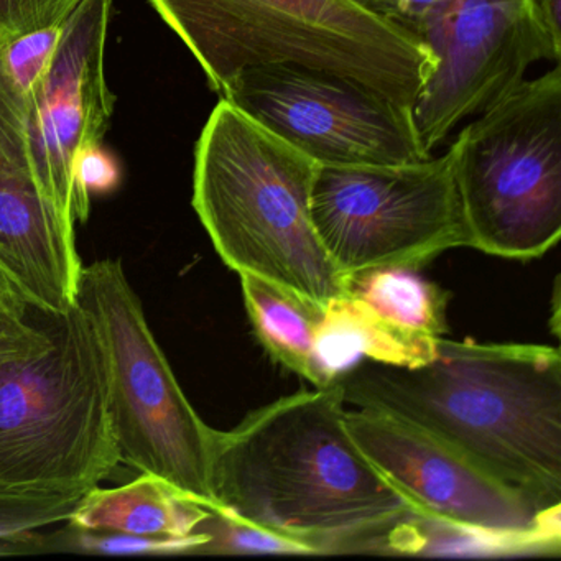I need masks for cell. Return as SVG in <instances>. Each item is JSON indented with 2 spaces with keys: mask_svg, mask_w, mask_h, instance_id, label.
Masks as SVG:
<instances>
[{
  "mask_svg": "<svg viewBox=\"0 0 561 561\" xmlns=\"http://www.w3.org/2000/svg\"><path fill=\"white\" fill-rule=\"evenodd\" d=\"M344 402L435 436L545 508H561V354L538 344L436 341L416 367L357 360Z\"/></svg>",
  "mask_w": 561,
  "mask_h": 561,
  "instance_id": "1",
  "label": "cell"
},
{
  "mask_svg": "<svg viewBox=\"0 0 561 561\" xmlns=\"http://www.w3.org/2000/svg\"><path fill=\"white\" fill-rule=\"evenodd\" d=\"M336 382L282 397L216 432V512L290 538L311 553L373 545L410 505L357 448Z\"/></svg>",
  "mask_w": 561,
  "mask_h": 561,
  "instance_id": "2",
  "label": "cell"
},
{
  "mask_svg": "<svg viewBox=\"0 0 561 561\" xmlns=\"http://www.w3.org/2000/svg\"><path fill=\"white\" fill-rule=\"evenodd\" d=\"M96 330L0 287V501H80L119 468Z\"/></svg>",
  "mask_w": 561,
  "mask_h": 561,
  "instance_id": "3",
  "label": "cell"
},
{
  "mask_svg": "<svg viewBox=\"0 0 561 561\" xmlns=\"http://www.w3.org/2000/svg\"><path fill=\"white\" fill-rule=\"evenodd\" d=\"M318 163L219 100L195 150L193 208L219 257L320 307L346 295V275L311 218Z\"/></svg>",
  "mask_w": 561,
  "mask_h": 561,
  "instance_id": "4",
  "label": "cell"
},
{
  "mask_svg": "<svg viewBox=\"0 0 561 561\" xmlns=\"http://www.w3.org/2000/svg\"><path fill=\"white\" fill-rule=\"evenodd\" d=\"M221 96L242 71H333L412 106L435 68L416 35L356 0H149Z\"/></svg>",
  "mask_w": 561,
  "mask_h": 561,
  "instance_id": "5",
  "label": "cell"
},
{
  "mask_svg": "<svg viewBox=\"0 0 561 561\" xmlns=\"http://www.w3.org/2000/svg\"><path fill=\"white\" fill-rule=\"evenodd\" d=\"M469 248L530 261L561 238V68L524 80L449 147Z\"/></svg>",
  "mask_w": 561,
  "mask_h": 561,
  "instance_id": "6",
  "label": "cell"
},
{
  "mask_svg": "<svg viewBox=\"0 0 561 561\" xmlns=\"http://www.w3.org/2000/svg\"><path fill=\"white\" fill-rule=\"evenodd\" d=\"M77 304L96 330L121 465L157 476L216 512L211 489L216 432L180 387L127 280L123 261L81 268Z\"/></svg>",
  "mask_w": 561,
  "mask_h": 561,
  "instance_id": "7",
  "label": "cell"
},
{
  "mask_svg": "<svg viewBox=\"0 0 561 561\" xmlns=\"http://www.w3.org/2000/svg\"><path fill=\"white\" fill-rule=\"evenodd\" d=\"M311 218L344 275L376 267L422 268L469 248L449 152L396 165H320Z\"/></svg>",
  "mask_w": 561,
  "mask_h": 561,
  "instance_id": "8",
  "label": "cell"
},
{
  "mask_svg": "<svg viewBox=\"0 0 561 561\" xmlns=\"http://www.w3.org/2000/svg\"><path fill=\"white\" fill-rule=\"evenodd\" d=\"M367 461L420 520L462 535L478 550L558 553L561 508H545L435 436L386 413H344Z\"/></svg>",
  "mask_w": 561,
  "mask_h": 561,
  "instance_id": "9",
  "label": "cell"
},
{
  "mask_svg": "<svg viewBox=\"0 0 561 561\" xmlns=\"http://www.w3.org/2000/svg\"><path fill=\"white\" fill-rule=\"evenodd\" d=\"M221 100L320 165H396L430 157L412 106L333 71L294 64L248 68Z\"/></svg>",
  "mask_w": 561,
  "mask_h": 561,
  "instance_id": "10",
  "label": "cell"
},
{
  "mask_svg": "<svg viewBox=\"0 0 561 561\" xmlns=\"http://www.w3.org/2000/svg\"><path fill=\"white\" fill-rule=\"evenodd\" d=\"M435 68L412 104L423 150L481 114L541 60L560 64L531 0H448L416 32Z\"/></svg>",
  "mask_w": 561,
  "mask_h": 561,
  "instance_id": "11",
  "label": "cell"
},
{
  "mask_svg": "<svg viewBox=\"0 0 561 561\" xmlns=\"http://www.w3.org/2000/svg\"><path fill=\"white\" fill-rule=\"evenodd\" d=\"M111 8L113 0H81L71 12L22 121L35 176L73 226L75 159L83 147L103 142L114 111L104 71Z\"/></svg>",
  "mask_w": 561,
  "mask_h": 561,
  "instance_id": "12",
  "label": "cell"
},
{
  "mask_svg": "<svg viewBox=\"0 0 561 561\" xmlns=\"http://www.w3.org/2000/svg\"><path fill=\"white\" fill-rule=\"evenodd\" d=\"M81 268L75 226L38 183L21 114L0 98V287L64 313L77 304Z\"/></svg>",
  "mask_w": 561,
  "mask_h": 561,
  "instance_id": "13",
  "label": "cell"
},
{
  "mask_svg": "<svg viewBox=\"0 0 561 561\" xmlns=\"http://www.w3.org/2000/svg\"><path fill=\"white\" fill-rule=\"evenodd\" d=\"M209 512L169 482L142 472L119 488L91 489L67 522L75 530L186 540L202 535L196 528Z\"/></svg>",
  "mask_w": 561,
  "mask_h": 561,
  "instance_id": "14",
  "label": "cell"
},
{
  "mask_svg": "<svg viewBox=\"0 0 561 561\" xmlns=\"http://www.w3.org/2000/svg\"><path fill=\"white\" fill-rule=\"evenodd\" d=\"M438 340L397 330L360 301L344 295L324 307L314 353L324 380L331 383L364 357L390 366H422L435 357Z\"/></svg>",
  "mask_w": 561,
  "mask_h": 561,
  "instance_id": "15",
  "label": "cell"
},
{
  "mask_svg": "<svg viewBox=\"0 0 561 561\" xmlns=\"http://www.w3.org/2000/svg\"><path fill=\"white\" fill-rule=\"evenodd\" d=\"M239 277L245 310L259 343L277 363L314 387L328 386L314 353L324 307L255 275Z\"/></svg>",
  "mask_w": 561,
  "mask_h": 561,
  "instance_id": "16",
  "label": "cell"
},
{
  "mask_svg": "<svg viewBox=\"0 0 561 561\" xmlns=\"http://www.w3.org/2000/svg\"><path fill=\"white\" fill-rule=\"evenodd\" d=\"M346 295L397 330L438 340L446 328L448 295L425 280L419 268L376 267L346 278Z\"/></svg>",
  "mask_w": 561,
  "mask_h": 561,
  "instance_id": "17",
  "label": "cell"
},
{
  "mask_svg": "<svg viewBox=\"0 0 561 561\" xmlns=\"http://www.w3.org/2000/svg\"><path fill=\"white\" fill-rule=\"evenodd\" d=\"M64 24L0 37V98L21 114L22 121L32 94L50 67Z\"/></svg>",
  "mask_w": 561,
  "mask_h": 561,
  "instance_id": "18",
  "label": "cell"
},
{
  "mask_svg": "<svg viewBox=\"0 0 561 561\" xmlns=\"http://www.w3.org/2000/svg\"><path fill=\"white\" fill-rule=\"evenodd\" d=\"M196 530L208 535L199 553H287L313 554L310 548L290 538L262 530L254 525L209 512Z\"/></svg>",
  "mask_w": 561,
  "mask_h": 561,
  "instance_id": "19",
  "label": "cell"
},
{
  "mask_svg": "<svg viewBox=\"0 0 561 561\" xmlns=\"http://www.w3.org/2000/svg\"><path fill=\"white\" fill-rule=\"evenodd\" d=\"M121 170L116 159L90 144L77 153L73 165V218L87 221L93 196L110 195L119 186Z\"/></svg>",
  "mask_w": 561,
  "mask_h": 561,
  "instance_id": "20",
  "label": "cell"
},
{
  "mask_svg": "<svg viewBox=\"0 0 561 561\" xmlns=\"http://www.w3.org/2000/svg\"><path fill=\"white\" fill-rule=\"evenodd\" d=\"M75 547L100 553H199L208 543V535H198L186 540L176 538L136 537V535L98 534L75 530ZM199 531V530H198Z\"/></svg>",
  "mask_w": 561,
  "mask_h": 561,
  "instance_id": "21",
  "label": "cell"
},
{
  "mask_svg": "<svg viewBox=\"0 0 561 561\" xmlns=\"http://www.w3.org/2000/svg\"><path fill=\"white\" fill-rule=\"evenodd\" d=\"M81 0H0V37L64 24Z\"/></svg>",
  "mask_w": 561,
  "mask_h": 561,
  "instance_id": "22",
  "label": "cell"
},
{
  "mask_svg": "<svg viewBox=\"0 0 561 561\" xmlns=\"http://www.w3.org/2000/svg\"><path fill=\"white\" fill-rule=\"evenodd\" d=\"M448 0H374L373 11L416 35L419 28Z\"/></svg>",
  "mask_w": 561,
  "mask_h": 561,
  "instance_id": "23",
  "label": "cell"
},
{
  "mask_svg": "<svg viewBox=\"0 0 561 561\" xmlns=\"http://www.w3.org/2000/svg\"><path fill=\"white\" fill-rule=\"evenodd\" d=\"M551 44L561 50V0H531Z\"/></svg>",
  "mask_w": 561,
  "mask_h": 561,
  "instance_id": "24",
  "label": "cell"
},
{
  "mask_svg": "<svg viewBox=\"0 0 561 561\" xmlns=\"http://www.w3.org/2000/svg\"><path fill=\"white\" fill-rule=\"evenodd\" d=\"M359 4L366 5V8L373 9L374 0H356Z\"/></svg>",
  "mask_w": 561,
  "mask_h": 561,
  "instance_id": "25",
  "label": "cell"
}]
</instances>
